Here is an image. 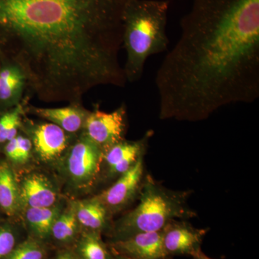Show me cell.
Wrapping results in <instances>:
<instances>
[{
    "label": "cell",
    "mask_w": 259,
    "mask_h": 259,
    "mask_svg": "<svg viewBox=\"0 0 259 259\" xmlns=\"http://www.w3.org/2000/svg\"><path fill=\"white\" fill-rule=\"evenodd\" d=\"M74 205L78 223L93 231L106 227L108 210L97 197L89 200L76 202Z\"/></svg>",
    "instance_id": "cell-14"
},
{
    "label": "cell",
    "mask_w": 259,
    "mask_h": 259,
    "mask_svg": "<svg viewBox=\"0 0 259 259\" xmlns=\"http://www.w3.org/2000/svg\"><path fill=\"white\" fill-rule=\"evenodd\" d=\"M156 71L161 120L199 122L259 97V0H194Z\"/></svg>",
    "instance_id": "cell-2"
},
{
    "label": "cell",
    "mask_w": 259,
    "mask_h": 259,
    "mask_svg": "<svg viewBox=\"0 0 259 259\" xmlns=\"http://www.w3.org/2000/svg\"><path fill=\"white\" fill-rule=\"evenodd\" d=\"M25 127L27 136L31 140L32 150L42 161H54L60 157L71 146V135L52 122L30 123Z\"/></svg>",
    "instance_id": "cell-7"
},
{
    "label": "cell",
    "mask_w": 259,
    "mask_h": 259,
    "mask_svg": "<svg viewBox=\"0 0 259 259\" xmlns=\"http://www.w3.org/2000/svg\"><path fill=\"white\" fill-rule=\"evenodd\" d=\"M144 172V156H142L128 171L120 175L113 185L97 196V198L105 205L109 212L120 210L141 190Z\"/></svg>",
    "instance_id": "cell-8"
},
{
    "label": "cell",
    "mask_w": 259,
    "mask_h": 259,
    "mask_svg": "<svg viewBox=\"0 0 259 259\" xmlns=\"http://www.w3.org/2000/svg\"><path fill=\"white\" fill-rule=\"evenodd\" d=\"M59 215L57 207H36L28 208L26 221L32 231L40 238H44L51 234L53 225Z\"/></svg>",
    "instance_id": "cell-17"
},
{
    "label": "cell",
    "mask_w": 259,
    "mask_h": 259,
    "mask_svg": "<svg viewBox=\"0 0 259 259\" xmlns=\"http://www.w3.org/2000/svg\"><path fill=\"white\" fill-rule=\"evenodd\" d=\"M191 256H192L193 259H212L207 256V255L204 254L203 252L202 251V250H201V248H199L197 251L194 252L193 254L191 255Z\"/></svg>",
    "instance_id": "cell-23"
},
{
    "label": "cell",
    "mask_w": 259,
    "mask_h": 259,
    "mask_svg": "<svg viewBox=\"0 0 259 259\" xmlns=\"http://www.w3.org/2000/svg\"><path fill=\"white\" fill-rule=\"evenodd\" d=\"M143 185L139 203L116 224L117 241L138 233L161 231L172 221L197 216L187 203L188 191L169 190L150 176Z\"/></svg>",
    "instance_id": "cell-4"
},
{
    "label": "cell",
    "mask_w": 259,
    "mask_h": 259,
    "mask_svg": "<svg viewBox=\"0 0 259 259\" xmlns=\"http://www.w3.org/2000/svg\"><path fill=\"white\" fill-rule=\"evenodd\" d=\"M57 195L47 177L33 174L24 179L20 189V199L28 208L52 207Z\"/></svg>",
    "instance_id": "cell-13"
},
{
    "label": "cell",
    "mask_w": 259,
    "mask_h": 259,
    "mask_svg": "<svg viewBox=\"0 0 259 259\" xmlns=\"http://www.w3.org/2000/svg\"><path fill=\"white\" fill-rule=\"evenodd\" d=\"M45 252L37 242L28 240L12 250L6 259H42Z\"/></svg>",
    "instance_id": "cell-20"
},
{
    "label": "cell",
    "mask_w": 259,
    "mask_h": 259,
    "mask_svg": "<svg viewBox=\"0 0 259 259\" xmlns=\"http://www.w3.org/2000/svg\"><path fill=\"white\" fill-rule=\"evenodd\" d=\"M15 238L8 227H0V259L8 256L14 249Z\"/></svg>",
    "instance_id": "cell-22"
},
{
    "label": "cell",
    "mask_w": 259,
    "mask_h": 259,
    "mask_svg": "<svg viewBox=\"0 0 259 259\" xmlns=\"http://www.w3.org/2000/svg\"><path fill=\"white\" fill-rule=\"evenodd\" d=\"M79 252L82 259H110L97 231H92L83 236L79 243Z\"/></svg>",
    "instance_id": "cell-19"
},
{
    "label": "cell",
    "mask_w": 259,
    "mask_h": 259,
    "mask_svg": "<svg viewBox=\"0 0 259 259\" xmlns=\"http://www.w3.org/2000/svg\"><path fill=\"white\" fill-rule=\"evenodd\" d=\"M120 259H136V258H130V257H122V258H121Z\"/></svg>",
    "instance_id": "cell-25"
},
{
    "label": "cell",
    "mask_w": 259,
    "mask_h": 259,
    "mask_svg": "<svg viewBox=\"0 0 259 259\" xmlns=\"http://www.w3.org/2000/svg\"><path fill=\"white\" fill-rule=\"evenodd\" d=\"M103 153L82 132L76 136L67 157V169L71 180L80 187L95 182L100 171Z\"/></svg>",
    "instance_id": "cell-6"
},
{
    "label": "cell",
    "mask_w": 259,
    "mask_h": 259,
    "mask_svg": "<svg viewBox=\"0 0 259 259\" xmlns=\"http://www.w3.org/2000/svg\"><path fill=\"white\" fill-rule=\"evenodd\" d=\"M114 248L122 254L136 259H166L162 231L145 232L119 240Z\"/></svg>",
    "instance_id": "cell-11"
},
{
    "label": "cell",
    "mask_w": 259,
    "mask_h": 259,
    "mask_svg": "<svg viewBox=\"0 0 259 259\" xmlns=\"http://www.w3.org/2000/svg\"><path fill=\"white\" fill-rule=\"evenodd\" d=\"M17 155L16 161L19 163H23L30 158V153L32 150V144L31 140L27 135H17Z\"/></svg>",
    "instance_id": "cell-21"
},
{
    "label": "cell",
    "mask_w": 259,
    "mask_h": 259,
    "mask_svg": "<svg viewBox=\"0 0 259 259\" xmlns=\"http://www.w3.org/2000/svg\"><path fill=\"white\" fill-rule=\"evenodd\" d=\"M55 259H76L71 253H63L58 255Z\"/></svg>",
    "instance_id": "cell-24"
},
{
    "label": "cell",
    "mask_w": 259,
    "mask_h": 259,
    "mask_svg": "<svg viewBox=\"0 0 259 259\" xmlns=\"http://www.w3.org/2000/svg\"><path fill=\"white\" fill-rule=\"evenodd\" d=\"M126 118L127 111L124 103L111 112L102 111L97 107L93 111L89 112L82 133L104 153L124 140Z\"/></svg>",
    "instance_id": "cell-5"
},
{
    "label": "cell",
    "mask_w": 259,
    "mask_h": 259,
    "mask_svg": "<svg viewBox=\"0 0 259 259\" xmlns=\"http://www.w3.org/2000/svg\"><path fill=\"white\" fill-rule=\"evenodd\" d=\"M78 223L74 205L72 204L62 214H59L53 225L51 233L57 241H71L76 234Z\"/></svg>",
    "instance_id": "cell-18"
},
{
    "label": "cell",
    "mask_w": 259,
    "mask_h": 259,
    "mask_svg": "<svg viewBox=\"0 0 259 259\" xmlns=\"http://www.w3.org/2000/svg\"><path fill=\"white\" fill-rule=\"evenodd\" d=\"M168 8L166 0H131L127 5L123 17L122 48L126 51L123 69L128 82L141 79L150 56L168 51Z\"/></svg>",
    "instance_id": "cell-3"
},
{
    "label": "cell",
    "mask_w": 259,
    "mask_h": 259,
    "mask_svg": "<svg viewBox=\"0 0 259 259\" xmlns=\"http://www.w3.org/2000/svg\"><path fill=\"white\" fill-rule=\"evenodd\" d=\"M28 88V78L20 65L0 53L1 112L16 106L23 101Z\"/></svg>",
    "instance_id": "cell-9"
},
{
    "label": "cell",
    "mask_w": 259,
    "mask_h": 259,
    "mask_svg": "<svg viewBox=\"0 0 259 259\" xmlns=\"http://www.w3.org/2000/svg\"><path fill=\"white\" fill-rule=\"evenodd\" d=\"M27 112L49 121L71 136H78L83 131L85 120L89 113L81 102H71L66 107L42 108L27 105Z\"/></svg>",
    "instance_id": "cell-12"
},
{
    "label": "cell",
    "mask_w": 259,
    "mask_h": 259,
    "mask_svg": "<svg viewBox=\"0 0 259 259\" xmlns=\"http://www.w3.org/2000/svg\"><path fill=\"white\" fill-rule=\"evenodd\" d=\"M29 95H25L23 101L16 106L2 111L0 114V145L14 139L23 126L24 117L27 113Z\"/></svg>",
    "instance_id": "cell-16"
},
{
    "label": "cell",
    "mask_w": 259,
    "mask_h": 259,
    "mask_svg": "<svg viewBox=\"0 0 259 259\" xmlns=\"http://www.w3.org/2000/svg\"><path fill=\"white\" fill-rule=\"evenodd\" d=\"M161 231L163 247L169 256L193 254L200 248L208 230L194 228L185 221H174Z\"/></svg>",
    "instance_id": "cell-10"
},
{
    "label": "cell",
    "mask_w": 259,
    "mask_h": 259,
    "mask_svg": "<svg viewBox=\"0 0 259 259\" xmlns=\"http://www.w3.org/2000/svg\"><path fill=\"white\" fill-rule=\"evenodd\" d=\"M20 190L11 168L0 163V207L8 215H14L20 203Z\"/></svg>",
    "instance_id": "cell-15"
},
{
    "label": "cell",
    "mask_w": 259,
    "mask_h": 259,
    "mask_svg": "<svg viewBox=\"0 0 259 259\" xmlns=\"http://www.w3.org/2000/svg\"><path fill=\"white\" fill-rule=\"evenodd\" d=\"M131 1L0 0V53L41 101L81 102L97 87L124 88L119 53Z\"/></svg>",
    "instance_id": "cell-1"
}]
</instances>
